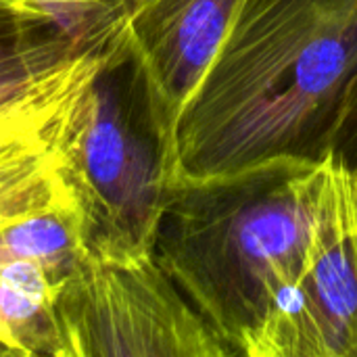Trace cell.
<instances>
[{"mask_svg": "<svg viewBox=\"0 0 357 357\" xmlns=\"http://www.w3.org/2000/svg\"><path fill=\"white\" fill-rule=\"evenodd\" d=\"M357 69V0H243L174 140L176 174L324 163Z\"/></svg>", "mask_w": 357, "mask_h": 357, "instance_id": "cell-1", "label": "cell"}, {"mask_svg": "<svg viewBox=\"0 0 357 357\" xmlns=\"http://www.w3.org/2000/svg\"><path fill=\"white\" fill-rule=\"evenodd\" d=\"M326 182L328 159L169 180L155 257L232 356L261 357L305 268Z\"/></svg>", "mask_w": 357, "mask_h": 357, "instance_id": "cell-2", "label": "cell"}, {"mask_svg": "<svg viewBox=\"0 0 357 357\" xmlns=\"http://www.w3.org/2000/svg\"><path fill=\"white\" fill-rule=\"evenodd\" d=\"M174 138L153 111L126 50L79 90L54 130L52 151L86 247L153 251L176 174Z\"/></svg>", "mask_w": 357, "mask_h": 357, "instance_id": "cell-3", "label": "cell"}, {"mask_svg": "<svg viewBox=\"0 0 357 357\" xmlns=\"http://www.w3.org/2000/svg\"><path fill=\"white\" fill-rule=\"evenodd\" d=\"M50 357H232L155 251L86 247L50 310Z\"/></svg>", "mask_w": 357, "mask_h": 357, "instance_id": "cell-4", "label": "cell"}, {"mask_svg": "<svg viewBox=\"0 0 357 357\" xmlns=\"http://www.w3.org/2000/svg\"><path fill=\"white\" fill-rule=\"evenodd\" d=\"M261 357H357V201L331 161L305 268Z\"/></svg>", "mask_w": 357, "mask_h": 357, "instance_id": "cell-5", "label": "cell"}, {"mask_svg": "<svg viewBox=\"0 0 357 357\" xmlns=\"http://www.w3.org/2000/svg\"><path fill=\"white\" fill-rule=\"evenodd\" d=\"M243 0H132L123 50L157 117L174 130ZM176 140V138H174Z\"/></svg>", "mask_w": 357, "mask_h": 357, "instance_id": "cell-6", "label": "cell"}, {"mask_svg": "<svg viewBox=\"0 0 357 357\" xmlns=\"http://www.w3.org/2000/svg\"><path fill=\"white\" fill-rule=\"evenodd\" d=\"M92 56L36 8L0 2V107L42 92L77 73Z\"/></svg>", "mask_w": 357, "mask_h": 357, "instance_id": "cell-7", "label": "cell"}, {"mask_svg": "<svg viewBox=\"0 0 357 357\" xmlns=\"http://www.w3.org/2000/svg\"><path fill=\"white\" fill-rule=\"evenodd\" d=\"M59 282L38 264H0V347L8 356L50 357V310Z\"/></svg>", "mask_w": 357, "mask_h": 357, "instance_id": "cell-8", "label": "cell"}, {"mask_svg": "<svg viewBox=\"0 0 357 357\" xmlns=\"http://www.w3.org/2000/svg\"><path fill=\"white\" fill-rule=\"evenodd\" d=\"M86 251V232L71 203L29 213L0 228V264L31 261L44 268L59 287Z\"/></svg>", "mask_w": 357, "mask_h": 357, "instance_id": "cell-9", "label": "cell"}, {"mask_svg": "<svg viewBox=\"0 0 357 357\" xmlns=\"http://www.w3.org/2000/svg\"><path fill=\"white\" fill-rule=\"evenodd\" d=\"M63 203H71L59 174L52 140L0 159V228Z\"/></svg>", "mask_w": 357, "mask_h": 357, "instance_id": "cell-10", "label": "cell"}, {"mask_svg": "<svg viewBox=\"0 0 357 357\" xmlns=\"http://www.w3.org/2000/svg\"><path fill=\"white\" fill-rule=\"evenodd\" d=\"M109 59L111 54L92 56L61 84L0 107V159L15 151L50 142L67 107Z\"/></svg>", "mask_w": 357, "mask_h": 357, "instance_id": "cell-11", "label": "cell"}, {"mask_svg": "<svg viewBox=\"0 0 357 357\" xmlns=\"http://www.w3.org/2000/svg\"><path fill=\"white\" fill-rule=\"evenodd\" d=\"M52 19L79 52L115 54L132 0H27Z\"/></svg>", "mask_w": 357, "mask_h": 357, "instance_id": "cell-12", "label": "cell"}, {"mask_svg": "<svg viewBox=\"0 0 357 357\" xmlns=\"http://www.w3.org/2000/svg\"><path fill=\"white\" fill-rule=\"evenodd\" d=\"M328 161L343 174L357 201V69L341 102V111L331 136Z\"/></svg>", "mask_w": 357, "mask_h": 357, "instance_id": "cell-13", "label": "cell"}, {"mask_svg": "<svg viewBox=\"0 0 357 357\" xmlns=\"http://www.w3.org/2000/svg\"><path fill=\"white\" fill-rule=\"evenodd\" d=\"M2 4H10V6H17V8H36L33 4H29L27 0H0ZM38 10V8H36Z\"/></svg>", "mask_w": 357, "mask_h": 357, "instance_id": "cell-14", "label": "cell"}, {"mask_svg": "<svg viewBox=\"0 0 357 357\" xmlns=\"http://www.w3.org/2000/svg\"><path fill=\"white\" fill-rule=\"evenodd\" d=\"M2 356H8V354H6V351H4V349L0 347V357H2Z\"/></svg>", "mask_w": 357, "mask_h": 357, "instance_id": "cell-15", "label": "cell"}]
</instances>
